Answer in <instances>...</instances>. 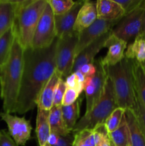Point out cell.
Instances as JSON below:
<instances>
[{
    "mask_svg": "<svg viewBox=\"0 0 145 146\" xmlns=\"http://www.w3.org/2000/svg\"><path fill=\"white\" fill-rule=\"evenodd\" d=\"M58 38L48 48L24 49V70L16 113L24 114L37 106L41 91L55 71Z\"/></svg>",
    "mask_w": 145,
    "mask_h": 146,
    "instance_id": "obj_1",
    "label": "cell"
},
{
    "mask_svg": "<svg viewBox=\"0 0 145 146\" xmlns=\"http://www.w3.org/2000/svg\"><path fill=\"white\" fill-rule=\"evenodd\" d=\"M24 48L16 35L9 58L0 68V96L4 112L8 113H16L24 70Z\"/></svg>",
    "mask_w": 145,
    "mask_h": 146,
    "instance_id": "obj_2",
    "label": "cell"
},
{
    "mask_svg": "<svg viewBox=\"0 0 145 146\" xmlns=\"http://www.w3.org/2000/svg\"><path fill=\"white\" fill-rule=\"evenodd\" d=\"M105 69L113 85L118 107L134 111L136 107V91L132 60L125 57L120 62L114 66H106Z\"/></svg>",
    "mask_w": 145,
    "mask_h": 146,
    "instance_id": "obj_3",
    "label": "cell"
},
{
    "mask_svg": "<svg viewBox=\"0 0 145 146\" xmlns=\"http://www.w3.org/2000/svg\"><path fill=\"white\" fill-rule=\"evenodd\" d=\"M47 4V0L18 1L14 27L17 38L24 49L31 47L36 29Z\"/></svg>",
    "mask_w": 145,
    "mask_h": 146,
    "instance_id": "obj_4",
    "label": "cell"
},
{
    "mask_svg": "<svg viewBox=\"0 0 145 146\" xmlns=\"http://www.w3.org/2000/svg\"><path fill=\"white\" fill-rule=\"evenodd\" d=\"M117 107L113 85L107 76L100 99L89 112L85 113L75 125L72 132H78L82 130L93 131L97 127L105 123L108 116Z\"/></svg>",
    "mask_w": 145,
    "mask_h": 146,
    "instance_id": "obj_5",
    "label": "cell"
},
{
    "mask_svg": "<svg viewBox=\"0 0 145 146\" xmlns=\"http://www.w3.org/2000/svg\"><path fill=\"white\" fill-rule=\"evenodd\" d=\"M78 33L73 31L58 39L55 56V71L65 80L72 73Z\"/></svg>",
    "mask_w": 145,
    "mask_h": 146,
    "instance_id": "obj_6",
    "label": "cell"
},
{
    "mask_svg": "<svg viewBox=\"0 0 145 146\" xmlns=\"http://www.w3.org/2000/svg\"><path fill=\"white\" fill-rule=\"evenodd\" d=\"M145 14V0L132 12L125 16L112 29V33L120 39L128 42L142 33Z\"/></svg>",
    "mask_w": 145,
    "mask_h": 146,
    "instance_id": "obj_7",
    "label": "cell"
},
{
    "mask_svg": "<svg viewBox=\"0 0 145 146\" xmlns=\"http://www.w3.org/2000/svg\"><path fill=\"white\" fill-rule=\"evenodd\" d=\"M56 38L54 14L48 3L36 29L31 48H48L55 41Z\"/></svg>",
    "mask_w": 145,
    "mask_h": 146,
    "instance_id": "obj_8",
    "label": "cell"
},
{
    "mask_svg": "<svg viewBox=\"0 0 145 146\" xmlns=\"http://www.w3.org/2000/svg\"><path fill=\"white\" fill-rule=\"evenodd\" d=\"M96 66V73L92 77H85L84 81V91L86 97V110L88 113L95 105L102 96L107 79L105 67L102 66L100 58L94 61Z\"/></svg>",
    "mask_w": 145,
    "mask_h": 146,
    "instance_id": "obj_9",
    "label": "cell"
},
{
    "mask_svg": "<svg viewBox=\"0 0 145 146\" xmlns=\"http://www.w3.org/2000/svg\"><path fill=\"white\" fill-rule=\"evenodd\" d=\"M120 20L107 21L97 19L90 27L78 33V43L75 48V57L93 41L110 31Z\"/></svg>",
    "mask_w": 145,
    "mask_h": 146,
    "instance_id": "obj_10",
    "label": "cell"
},
{
    "mask_svg": "<svg viewBox=\"0 0 145 146\" xmlns=\"http://www.w3.org/2000/svg\"><path fill=\"white\" fill-rule=\"evenodd\" d=\"M0 118L7 125L8 133L16 143L25 146L31 138L32 127L30 121L24 117H18L5 112L0 113Z\"/></svg>",
    "mask_w": 145,
    "mask_h": 146,
    "instance_id": "obj_11",
    "label": "cell"
},
{
    "mask_svg": "<svg viewBox=\"0 0 145 146\" xmlns=\"http://www.w3.org/2000/svg\"><path fill=\"white\" fill-rule=\"evenodd\" d=\"M127 46V42L120 39L111 33L105 44V48H108L107 55L100 58L104 66H110L120 62L125 57V54Z\"/></svg>",
    "mask_w": 145,
    "mask_h": 146,
    "instance_id": "obj_12",
    "label": "cell"
},
{
    "mask_svg": "<svg viewBox=\"0 0 145 146\" xmlns=\"http://www.w3.org/2000/svg\"><path fill=\"white\" fill-rule=\"evenodd\" d=\"M84 1H75L73 7L68 12L61 15H54L57 38H61L73 32L78 14Z\"/></svg>",
    "mask_w": 145,
    "mask_h": 146,
    "instance_id": "obj_13",
    "label": "cell"
},
{
    "mask_svg": "<svg viewBox=\"0 0 145 146\" xmlns=\"http://www.w3.org/2000/svg\"><path fill=\"white\" fill-rule=\"evenodd\" d=\"M112 33V29L107 33L102 35L97 40L85 47L76 57L74 62L72 72L78 71L79 68L84 64H93L95 61V57L100 52L101 49L105 48V44L108 37Z\"/></svg>",
    "mask_w": 145,
    "mask_h": 146,
    "instance_id": "obj_14",
    "label": "cell"
},
{
    "mask_svg": "<svg viewBox=\"0 0 145 146\" xmlns=\"http://www.w3.org/2000/svg\"><path fill=\"white\" fill-rule=\"evenodd\" d=\"M98 19L96 1H85L78 14L74 26V31L80 32L88 28Z\"/></svg>",
    "mask_w": 145,
    "mask_h": 146,
    "instance_id": "obj_15",
    "label": "cell"
},
{
    "mask_svg": "<svg viewBox=\"0 0 145 146\" xmlns=\"http://www.w3.org/2000/svg\"><path fill=\"white\" fill-rule=\"evenodd\" d=\"M18 9V1L0 0V36L14 26Z\"/></svg>",
    "mask_w": 145,
    "mask_h": 146,
    "instance_id": "obj_16",
    "label": "cell"
},
{
    "mask_svg": "<svg viewBox=\"0 0 145 146\" xmlns=\"http://www.w3.org/2000/svg\"><path fill=\"white\" fill-rule=\"evenodd\" d=\"M96 3L98 19L107 21H117L125 16L124 10L115 0H98Z\"/></svg>",
    "mask_w": 145,
    "mask_h": 146,
    "instance_id": "obj_17",
    "label": "cell"
},
{
    "mask_svg": "<svg viewBox=\"0 0 145 146\" xmlns=\"http://www.w3.org/2000/svg\"><path fill=\"white\" fill-rule=\"evenodd\" d=\"M62 78L61 76L55 71L49 81H48L45 86L41 91L38 96L37 107L38 108L43 110L50 111L53 106V98L57 85L59 80Z\"/></svg>",
    "mask_w": 145,
    "mask_h": 146,
    "instance_id": "obj_18",
    "label": "cell"
},
{
    "mask_svg": "<svg viewBox=\"0 0 145 146\" xmlns=\"http://www.w3.org/2000/svg\"><path fill=\"white\" fill-rule=\"evenodd\" d=\"M125 118L129 131L131 146H145V136L132 110H125Z\"/></svg>",
    "mask_w": 145,
    "mask_h": 146,
    "instance_id": "obj_19",
    "label": "cell"
},
{
    "mask_svg": "<svg viewBox=\"0 0 145 146\" xmlns=\"http://www.w3.org/2000/svg\"><path fill=\"white\" fill-rule=\"evenodd\" d=\"M49 111L38 108L36 124V133L39 146H44L48 142L51 134Z\"/></svg>",
    "mask_w": 145,
    "mask_h": 146,
    "instance_id": "obj_20",
    "label": "cell"
},
{
    "mask_svg": "<svg viewBox=\"0 0 145 146\" xmlns=\"http://www.w3.org/2000/svg\"><path fill=\"white\" fill-rule=\"evenodd\" d=\"M128 59L135 60L142 64L145 61V34H139L133 42L127 45L125 54Z\"/></svg>",
    "mask_w": 145,
    "mask_h": 146,
    "instance_id": "obj_21",
    "label": "cell"
},
{
    "mask_svg": "<svg viewBox=\"0 0 145 146\" xmlns=\"http://www.w3.org/2000/svg\"><path fill=\"white\" fill-rule=\"evenodd\" d=\"M62 106H53L49 111V123L51 133L66 135L72 133L67 128L62 115Z\"/></svg>",
    "mask_w": 145,
    "mask_h": 146,
    "instance_id": "obj_22",
    "label": "cell"
},
{
    "mask_svg": "<svg viewBox=\"0 0 145 146\" xmlns=\"http://www.w3.org/2000/svg\"><path fill=\"white\" fill-rule=\"evenodd\" d=\"M15 38L16 29L14 24L0 36V68L8 61Z\"/></svg>",
    "mask_w": 145,
    "mask_h": 146,
    "instance_id": "obj_23",
    "label": "cell"
},
{
    "mask_svg": "<svg viewBox=\"0 0 145 146\" xmlns=\"http://www.w3.org/2000/svg\"><path fill=\"white\" fill-rule=\"evenodd\" d=\"M132 72L136 94L145 106V71L140 63L132 60Z\"/></svg>",
    "mask_w": 145,
    "mask_h": 146,
    "instance_id": "obj_24",
    "label": "cell"
},
{
    "mask_svg": "<svg viewBox=\"0 0 145 146\" xmlns=\"http://www.w3.org/2000/svg\"><path fill=\"white\" fill-rule=\"evenodd\" d=\"M108 135L115 146H131L129 131L125 115L119 127L113 132L108 133Z\"/></svg>",
    "mask_w": 145,
    "mask_h": 146,
    "instance_id": "obj_25",
    "label": "cell"
},
{
    "mask_svg": "<svg viewBox=\"0 0 145 146\" xmlns=\"http://www.w3.org/2000/svg\"><path fill=\"white\" fill-rule=\"evenodd\" d=\"M80 100L69 106H62V115L67 128L72 132L80 115Z\"/></svg>",
    "mask_w": 145,
    "mask_h": 146,
    "instance_id": "obj_26",
    "label": "cell"
},
{
    "mask_svg": "<svg viewBox=\"0 0 145 146\" xmlns=\"http://www.w3.org/2000/svg\"><path fill=\"white\" fill-rule=\"evenodd\" d=\"M125 113V109L120 108V107H117L108 116V118H107L105 123H104L108 133L113 132L114 131H115L119 127L122 119H123Z\"/></svg>",
    "mask_w": 145,
    "mask_h": 146,
    "instance_id": "obj_27",
    "label": "cell"
},
{
    "mask_svg": "<svg viewBox=\"0 0 145 146\" xmlns=\"http://www.w3.org/2000/svg\"><path fill=\"white\" fill-rule=\"evenodd\" d=\"M73 133L72 146H95L94 131L92 130H82Z\"/></svg>",
    "mask_w": 145,
    "mask_h": 146,
    "instance_id": "obj_28",
    "label": "cell"
},
{
    "mask_svg": "<svg viewBox=\"0 0 145 146\" xmlns=\"http://www.w3.org/2000/svg\"><path fill=\"white\" fill-rule=\"evenodd\" d=\"M54 15H61L68 12L75 4L72 0H47Z\"/></svg>",
    "mask_w": 145,
    "mask_h": 146,
    "instance_id": "obj_29",
    "label": "cell"
},
{
    "mask_svg": "<svg viewBox=\"0 0 145 146\" xmlns=\"http://www.w3.org/2000/svg\"><path fill=\"white\" fill-rule=\"evenodd\" d=\"M141 130L145 136V106L136 94V107L134 110Z\"/></svg>",
    "mask_w": 145,
    "mask_h": 146,
    "instance_id": "obj_30",
    "label": "cell"
},
{
    "mask_svg": "<svg viewBox=\"0 0 145 146\" xmlns=\"http://www.w3.org/2000/svg\"><path fill=\"white\" fill-rule=\"evenodd\" d=\"M67 89V86L65 84V81L63 78H61L58 81L56 89H55V94H54L53 98V106H62L63 98L64 94Z\"/></svg>",
    "mask_w": 145,
    "mask_h": 146,
    "instance_id": "obj_31",
    "label": "cell"
},
{
    "mask_svg": "<svg viewBox=\"0 0 145 146\" xmlns=\"http://www.w3.org/2000/svg\"><path fill=\"white\" fill-rule=\"evenodd\" d=\"M125 11V16L134 11L141 4L142 0H115Z\"/></svg>",
    "mask_w": 145,
    "mask_h": 146,
    "instance_id": "obj_32",
    "label": "cell"
},
{
    "mask_svg": "<svg viewBox=\"0 0 145 146\" xmlns=\"http://www.w3.org/2000/svg\"><path fill=\"white\" fill-rule=\"evenodd\" d=\"M64 81L66 84L67 88H73L78 92L79 95L84 91V84L78 81L75 73H72Z\"/></svg>",
    "mask_w": 145,
    "mask_h": 146,
    "instance_id": "obj_33",
    "label": "cell"
},
{
    "mask_svg": "<svg viewBox=\"0 0 145 146\" xmlns=\"http://www.w3.org/2000/svg\"><path fill=\"white\" fill-rule=\"evenodd\" d=\"M79 94L73 88H67L62 101V106H69L77 101Z\"/></svg>",
    "mask_w": 145,
    "mask_h": 146,
    "instance_id": "obj_34",
    "label": "cell"
},
{
    "mask_svg": "<svg viewBox=\"0 0 145 146\" xmlns=\"http://www.w3.org/2000/svg\"><path fill=\"white\" fill-rule=\"evenodd\" d=\"M0 146H18L6 130L0 131Z\"/></svg>",
    "mask_w": 145,
    "mask_h": 146,
    "instance_id": "obj_35",
    "label": "cell"
},
{
    "mask_svg": "<svg viewBox=\"0 0 145 146\" xmlns=\"http://www.w3.org/2000/svg\"><path fill=\"white\" fill-rule=\"evenodd\" d=\"M74 141V133H71L66 135L59 136L56 144L53 146H72Z\"/></svg>",
    "mask_w": 145,
    "mask_h": 146,
    "instance_id": "obj_36",
    "label": "cell"
},
{
    "mask_svg": "<svg viewBox=\"0 0 145 146\" xmlns=\"http://www.w3.org/2000/svg\"><path fill=\"white\" fill-rule=\"evenodd\" d=\"M96 66L95 64H87L82 65L78 71H80L85 77H92L96 73Z\"/></svg>",
    "mask_w": 145,
    "mask_h": 146,
    "instance_id": "obj_37",
    "label": "cell"
},
{
    "mask_svg": "<svg viewBox=\"0 0 145 146\" xmlns=\"http://www.w3.org/2000/svg\"><path fill=\"white\" fill-rule=\"evenodd\" d=\"M59 136L60 135H57V134H55V133H51L50 134V136L49 138H48V143L51 146H53L55 144L57 143V142H58V138H59Z\"/></svg>",
    "mask_w": 145,
    "mask_h": 146,
    "instance_id": "obj_38",
    "label": "cell"
},
{
    "mask_svg": "<svg viewBox=\"0 0 145 146\" xmlns=\"http://www.w3.org/2000/svg\"><path fill=\"white\" fill-rule=\"evenodd\" d=\"M96 146H110V141H109V135L105 137V138Z\"/></svg>",
    "mask_w": 145,
    "mask_h": 146,
    "instance_id": "obj_39",
    "label": "cell"
},
{
    "mask_svg": "<svg viewBox=\"0 0 145 146\" xmlns=\"http://www.w3.org/2000/svg\"><path fill=\"white\" fill-rule=\"evenodd\" d=\"M144 31H145V14H144V21H143V25H142V33L144 32Z\"/></svg>",
    "mask_w": 145,
    "mask_h": 146,
    "instance_id": "obj_40",
    "label": "cell"
},
{
    "mask_svg": "<svg viewBox=\"0 0 145 146\" xmlns=\"http://www.w3.org/2000/svg\"><path fill=\"white\" fill-rule=\"evenodd\" d=\"M144 34H145V33H144ZM141 65H142V68H143L144 71H145V61H144V62L142 63V64H141Z\"/></svg>",
    "mask_w": 145,
    "mask_h": 146,
    "instance_id": "obj_41",
    "label": "cell"
},
{
    "mask_svg": "<svg viewBox=\"0 0 145 146\" xmlns=\"http://www.w3.org/2000/svg\"><path fill=\"white\" fill-rule=\"evenodd\" d=\"M109 141H110V140H109ZM110 146H115V145H114L113 143H112V141H110Z\"/></svg>",
    "mask_w": 145,
    "mask_h": 146,
    "instance_id": "obj_42",
    "label": "cell"
},
{
    "mask_svg": "<svg viewBox=\"0 0 145 146\" xmlns=\"http://www.w3.org/2000/svg\"><path fill=\"white\" fill-rule=\"evenodd\" d=\"M44 146H51V145H49V144H48V143H46V144H45V145H44Z\"/></svg>",
    "mask_w": 145,
    "mask_h": 146,
    "instance_id": "obj_43",
    "label": "cell"
},
{
    "mask_svg": "<svg viewBox=\"0 0 145 146\" xmlns=\"http://www.w3.org/2000/svg\"><path fill=\"white\" fill-rule=\"evenodd\" d=\"M142 33H145V31H144V32H142Z\"/></svg>",
    "mask_w": 145,
    "mask_h": 146,
    "instance_id": "obj_44",
    "label": "cell"
}]
</instances>
